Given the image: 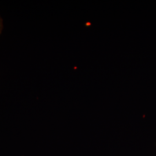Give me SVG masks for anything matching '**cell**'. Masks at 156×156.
I'll use <instances>...</instances> for the list:
<instances>
[{"label":"cell","mask_w":156,"mask_h":156,"mask_svg":"<svg viewBox=\"0 0 156 156\" xmlns=\"http://www.w3.org/2000/svg\"><path fill=\"white\" fill-rule=\"evenodd\" d=\"M2 21L1 18L0 17V34L2 32Z\"/></svg>","instance_id":"cell-1"}]
</instances>
